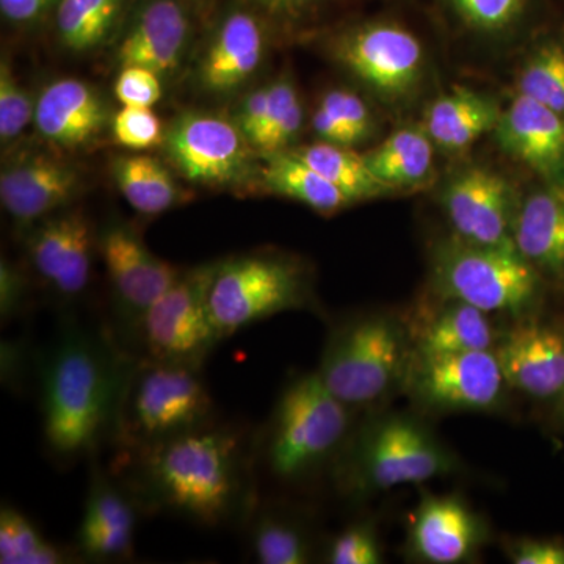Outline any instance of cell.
<instances>
[{
	"mask_svg": "<svg viewBox=\"0 0 564 564\" xmlns=\"http://www.w3.org/2000/svg\"><path fill=\"white\" fill-rule=\"evenodd\" d=\"M313 129L321 141L339 144V147H355L348 132L328 110L323 109L321 104H317L313 113Z\"/></svg>",
	"mask_w": 564,
	"mask_h": 564,
	"instance_id": "obj_47",
	"label": "cell"
},
{
	"mask_svg": "<svg viewBox=\"0 0 564 564\" xmlns=\"http://www.w3.org/2000/svg\"><path fill=\"white\" fill-rule=\"evenodd\" d=\"M188 36L191 21L180 0H147L118 44V66H141L169 76L180 66Z\"/></svg>",
	"mask_w": 564,
	"mask_h": 564,
	"instance_id": "obj_23",
	"label": "cell"
},
{
	"mask_svg": "<svg viewBox=\"0 0 564 564\" xmlns=\"http://www.w3.org/2000/svg\"><path fill=\"white\" fill-rule=\"evenodd\" d=\"M58 0H0V11L7 21L32 25L43 20Z\"/></svg>",
	"mask_w": 564,
	"mask_h": 564,
	"instance_id": "obj_45",
	"label": "cell"
},
{
	"mask_svg": "<svg viewBox=\"0 0 564 564\" xmlns=\"http://www.w3.org/2000/svg\"><path fill=\"white\" fill-rule=\"evenodd\" d=\"M518 93L564 117V43L547 41L527 58Z\"/></svg>",
	"mask_w": 564,
	"mask_h": 564,
	"instance_id": "obj_34",
	"label": "cell"
},
{
	"mask_svg": "<svg viewBox=\"0 0 564 564\" xmlns=\"http://www.w3.org/2000/svg\"><path fill=\"white\" fill-rule=\"evenodd\" d=\"M76 551L47 540L28 516L3 505L0 510V563L65 564L76 562Z\"/></svg>",
	"mask_w": 564,
	"mask_h": 564,
	"instance_id": "obj_33",
	"label": "cell"
},
{
	"mask_svg": "<svg viewBox=\"0 0 564 564\" xmlns=\"http://www.w3.org/2000/svg\"><path fill=\"white\" fill-rule=\"evenodd\" d=\"M334 57L388 102L411 98L421 85L425 54L417 36L392 22H369L343 33Z\"/></svg>",
	"mask_w": 564,
	"mask_h": 564,
	"instance_id": "obj_13",
	"label": "cell"
},
{
	"mask_svg": "<svg viewBox=\"0 0 564 564\" xmlns=\"http://www.w3.org/2000/svg\"><path fill=\"white\" fill-rule=\"evenodd\" d=\"M162 77L141 66L121 68L115 96L122 106L152 107L162 98Z\"/></svg>",
	"mask_w": 564,
	"mask_h": 564,
	"instance_id": "obj_41",
	"label": "cell"
},
{
	"mask_svg": "<svg viewBox=\"0 0 564 564\" xmlns=\"http://www.w3.org/2000/svg\"><path fill=\"white\" fill-rule=\"evenodd\" d=\"M563 408H564V392H563Z\"/></svg>",
	"mask_w": 564,
	"mask_h": 564,
	"instance_id": "obj_49",
	"label": "cell"
},
{
	"mask_svg": "<svg viewBox=\"0 0 564 564\" xmlns=\"http://www.w3.org/2000/svg\"><path fill=\"white\" fill-rule=\"evenodd\" d=\"M311 299L302 263L276 252L256 251L217 261L209 310L225 340L252 323L310 306Z\"/></svg>",
	"mask_w": 564,
	"mask_h": 564,
	"instance_id": "obj_7",
	"label": "cell"
},
{
	"mask_svg": "<svg viewBox=\"0 0 564 564\" xmlns=\"http://www.w3.org/2000/svg\"><path fill=\"white\" fill-rule=\"evenodd\" d=\"M516 248L533 267L564 272V185L532 193L516 214Z\"/></svg>",
	"mask_w": 564,
	"mask_h": 564,
	"instance_id": "obj_25",
	"label": "cell"
},
{
	"mask_svg": "<svg viewBox=\"0 0 564 564\" xmlns=\"http://www.w3.org/2000/svg\"><path fill=\"white\" fill-rule=\"evenodd\" d=\"M217 261L182 270L181 276L141 317L129 351L154 361L203 369L223 337L209 310Z\"/></svg>",
	"mask_w": 564,
	"mask_h": 564,
	"instance_id": "obj_9",
	"label": "cell"
},
{
	"mask_svg": "<svg viewBox=\"0 0 564 564\" xmlns=\"http://www.w3.org/2000/svg\"><path fill=\"white\" fill-rule=\"evenodd\" d=\"M303 107L299 91L288 76L269 84V107L256 151L262 154L288 151L303 128Z\"/></svg>",
	"mask_w": 564,
	"mask_h": 564,
	"instance_id": "obj_35",
	"label": "cell"
},
{
	"mask_svg": "<svg viewBox=\"0 0 564 564\" xmlns=\"http://www.w3.org/2000/svg\"><path fill=\"white\" fill-rule=\"evenodd\" d=\"M29 352L25 344L3 343L2 344V381L7 386L20 388L25 369H28Z\"/></svg>",
	"mask_w": 564,
	"mask_h": 564,
	"instance_id": "obj_46",
	"label": "cell"
},
{
	"mask_svg": "<svg viewBox=\"0 0 564 564\" xmlns=\"http://www.w3.org/2000/svg\"><path fill=\"white\" fill-rule=\"evenodd\" d=\"M202 370L131 356L109 443L118 455L144 451L217 422Z\"/></svg>",
	"mask_w": 564,
	"mask_h": 564,
	"instance_id": "obj_3",
	"label": "cell"
},
{
	"mask_svg": "<svg viewBox=\"0 0 564 564\" xmlns=\"http://www.w3.org/2000/svg\"><path fill=\"white\" fill-rule=\"evenodd\" d=\"M411 358L400 322L383 314L359 315L329 334L317 373L334 397L358 410L403 383Z\"/></svg>",
	"mask_w": 564,
	"mask_h": 564,
	"instance_id": "obj_5",
	"label": "cell"
},
{
	"mask_svg": "<svg viewBox=\"0 0 564 564\" xmlns=\"http://www.w3.org/2000/svg\"><path fill=\"white\" fill-rule=\"evenodd\" d=\"M131 356L113 333L63 322L39 367L44 443L57 462L91 458L110 443Z\"/></svg>",
	"mask_w": 564,
	"mask_h": 564,
	"instance_id": "obj_2",
	"label": "cell"
},
{
	"mask_svg": "<svg viewBox=\"0 0 564 564\" xmlns=\"http://www.w3.org/2000/svg\"><path fill=\"white\" fill-rule=\"evenodd\" d=\"M263 155L265 162L258 174L263 191L306 204L322 215L337 214L351 206L347 195L293 152L281 151Z\"/></svg>",
	"mask_w": 564,
	"mask_h": 564,
	"instance_id": "obj_27",
	"label": "cell"
},
{
	"mask_svg": "<svg viewBox=\"0 0 564 564\" xmlns=\"http://www.w3.org/2000/svg\"><path fill=\"white\" fill-rule=\"evenodd\" d=\"M111 120L101 93L73 77L51 82L41 90L33 118L41 137L62 150L90 147Z\"/></svg>",
	"mask_w": 564,
	"mask_h": 564,
	"instance_id": "obj_20",
	"label": "cell"
},
{
	"mask_svg": "<svg viewBox=\"0 0 564 564\" xmlns=\"http://www.w3.org/2000/svg\"><path fill=\"white\" fill-rule=\"evenodd\" d=\"M98 254L110 282L113 334L129 351L141 317L172 288L182 269L158 258L140 232L120 220H111L98 229Z\"/></svg>",
	"mask_w": 564,
	"mask_h": 564,
	"instance_id": "obj_10",
	"label": "cell"
},
{
	"mask_svg": "<svg viewBox=\"0 0 564 564\" xmlns=\"http://www.w3.org/2000/svg\"><path fill=\"white\" fill-rule=\"evenodd\" d=\"M352 411L328 391L317 372L285 386L262 434L258 455L281 484H299L339 458L351 432Z\"/></svg>",
	"mask_w": 564,
	"mask_h": 564,
	"instance_id": "obj_4",
	"label": "cell"
},
{
	"mask_svg": "<svg viewBox=\"0 0 564 564\" xmlns=\"http://www.w3.org/2000/svg\"><path fill=\"white\" fill-rule=\"evenodd\" d=\"M291 152L336 185L352 204L380 198L393 192L370 170L364 154H356L351 148L321 141L310 147L295 148Z\"/></svg>",
	"mask_w": 564,
	"mask_h": 564,
	"instance_id": "obj_30",
	"label": "cell"
},
{
	"mask_svg": "<svg viewBox=\"0 0 564 564\" xmlns=\"http://www.w3.org/2000/svg\"><path fill=\"white\" fill-rule=\"evenodd\" d=\"M111 174L118 191L139 214H163L184 199L173 174L151 155H120L111 163Z\"/></svg>",
	"mask_w": 564,
	"mask_h": 564,
	"instance_id": "obj_29",
	"label": "cell"
},
{
	"mask_svg": "<svg viewBox=\"0 0 564 564\" xmlns=\"http://www.w3.org/2000/svg\"><path fill=\"white\" fill-rule=\"evenodd\" d=\"M162 143L173 169L192 184L237 187L254 177V148L236 122L220 115L182 113Z\"/></svg>",
	"mask_w": 564,
	"mask_h": 564,
	"instance_id": "obj_11",
	"label": "cell"
},
{
	"mask_svg": "<svg viewBox=\"0 0 564 564\" xmlns=\"http://www.w3.org/2000/svg\"><path fill=\"white\" fill-rule=\"evenodd\" d=\"M434 143L423 126H406L392 132L364 154L367 165L393 192L413 188L429 180L433 170Z\"/></svg>",
	"mask_w": 564,
	"mask_h": 564,
	"instance_id": "obj_28",
	"label": "cell"
},
{
	"mask_svg": "<svg viewBox=\"0 0 564 564\" xmlns=\"http://www.w3.org/2000/svg\"><path fill=\"white\" fill-rule=\"evenodd\" d=\"M95 458L93 455L74 551L79 560L87 562H122L133 555L137 516L141 508L120 478L104 469Z\"/></svg>",
	"mask_w": 564,
	"mask_h": 564,
	"instance_id": "obj_16",
	"label": "cell"
},
{
	"mask_svg": "<svg viewBox=\"0 0 564 564\" xmlns=\"http://www.w3.org/2000/svg\"><path fill=\"white\" fill-rule=\"evenodd\" d=\"M267 107H269V85H263L245 96L234 118V122L239 126L245 139L250 141L254 150L265 122Z\"/></svg>",
	"mask_w": 564,
	"mask_h": 564,
	"instance_id": "obj_43",
	"label": "cell"
},
{
	"mask_svg": "<svg viewBox=\"0 0 564 564\" xmlns=\"http://www.w3.org/2000/svg\"><path fill=\"white\" fill-rule=\"evenodd\" d=\"M485 540L484 521L456 496L425 497L411 516L408 549L422 563L470 562Z\"/></svg>",
	"mask_w": 564,
	"mask_h": 564,
	"instance_id": "obj_18",
	"label": "cell"
},
{
	"mask_svg": "<svg viewBox=\"0 0 564 564\" xmlns=\"http://www.w3.org/2000/svg\"><path fill=\"white\" fill-rule=\"evenodd\" d=\"M325 562L332 564H380L384 562L378 534L370 524H355L334 536L326 547Z\"/></svg>",
	"mask_w": 564,
	"mask_h": 564,
	"instance_id": "obj_38",
	"label": "cell"
},
{
	"mask_svg": "<svg viewBox=\"0 0 564 564\" xmlns=\"http://www.w3.org/2000/svg\"><path fill=\"white\" fill-rule=\"evenodd\" d=\"M110 128L117 143L135 151L150 150L165 137L162 122L151 107H122L113 115Z\"/></svg>",
	"mask_w": 564,
	"mask_h": 564,
	"instance_id": "obj_37",
	"label": "cell"
},
{
	"mask_svg": "<svg viewBox=\"0 0 564 564\" xmlns=\"http://www.w3.org/2000/svg\"><path fill=\"white\" fill-rule=\"evenodd\" d=\"M492 132L508 155L525 163L551 185H564L563 115L518 93Z\"/></svg>",
	"mask_w": 564,
	"mask_h": 564,
	"instance_id": "obj_21",
	"label": "cell"
},
{
	"mask_svg": "<svg viewBox=\"0 0 564 564\" xmlns=\"http://www.w3.org/2000/svg\"><path fill=\"white\" fill-rule=\"evenodd\" d=\"M98 229L82 209H63L36 221L25 236L33 273L57 299L73 302L87 291Z\"/></svg>",
	"mask_w": 564,
	"mask_h": 564,
	"instance_id": "obj_14",
	"label": "cell"
},
{
	"mask_svg": "<svg viewBox=\"0 0 564 564\" xmlns=\"http://www.w3.org/2000/svg\"><path fill=\"white\" fill-rule=\"evenodd\" d=\"M505 381L533 399L564 392V334L551 326L521 325L500 337L494 348Z\"/></svg>",
	"mask_w": 564,
	"mask_h": 564,
	"instance_id": "obj_22",
	"label": "cell"
},
{
	"mask_svg": "<svg viewBox=\"0 0 564 564\" xmlns=\"http://www.w3.org/2000/svg\"><path fill=\"white\" fill-rule=\"evenodd\" d=\"M408 393L434 411L486 413L502 403L505 377L496 351L419 355L403 381Z\"/></svg>",
	"mask_w": 564,
	"mask_h": 564,
	"instance_id": "obj_12",
	"label": "cell"
},
{
	"mask_svg": "<svg viewBox=\"0 0 564 564\" xmlns=\"http://www.w3.org/2000/svg\"><path fill=\"white\" fill-rule=\"evenodd\" d=\"M434 288L454 300L488 314H524L538 295L536 267L516 247H484L448 240L433 262Z\"/></svg>",
	"mask_w": 564,
	"mask_h": 564,
	"instance_id": "obj_8",
	"label": "cell"
},
{
	"mask_svg": "<svg viewBox=\"0 0 564 564\" xmlns=\"http://www.w3.org/2000/svg\"><path fill=\"white\" fill-rule=\"evenodd\" d=\"M250 547L261 564H306L313 562L314 545L310 533L291 514L274 508H262L248 519Z\"/></svg>",
	"mask_w": 564,
	"mask_h": 564,
	"instance_id": "obj_31",
	"label": "cell"
},
{
	"mask_svg": "<svg viewBox=\"0 0 564 564\" xmlns=\"http://www.w3.org/2000/svg\"><path fill=\"white\" fill-rule=\"evenodd\" d=\"M514 564H564V544L551 540H521L508 552Z\"/></svg>",
	"mask_w": 564,
	"mask_h": 564,
	"instance_id": "obj_44",
	"label": "cell"
},
{
	"mask_svg": "<svg viewBox=\"0 0 564 564\" xmlns=\"http://www.w3.org/2000/svg\"><path fill=\"white\" fill-rule=\"evenodd\" d=\"M111 473L141 510L180 516L203 527L248 522L258 505L254 452L242 432L218 422L117 455Z\"/></svg>",
	"mask_w": 564,
	"mask_h": 564,
	"instance_id": "obj_1",
	"label": "cell"
},
{
	"mask_svg": "<svg viewBox=\"0 0 564 564\" xmlns=\"http://www.w3.org/2000/svg\"><path fill=\"white\" fill-rule=\"evenodd\" d=\"M459 18L481 32H500L521 17L525 0H451Z\"/></svg>",
	"mask_w": 564,
	"mask_h": 564,
	"instance_id": "obj_39",
	"label": "cell"
},
{
	"mask_svg": "<svg viewBox=\"0 0 564 564\" xmlns=\"http://www.w3.org/2000/svg\"><path fill=\"white\" fill-rule=\"evenodd\" d=\"M82 192L76 165L57 155H20L7 162L0 173V202L21 228L68 209Z\"/></svg>",
	"mask_w": 564,
	"mask_h": 564,
	"instance_id": "obj_17",
	"label": "cell"
},
{
	"mask_svg": "<svg viewBox=\"0 0 564 564\" xmlns=\"http://www.w3.org/2000/svg\"><path fill=\"white\" fill-rule=\"evenodd\" d=\"M343 480L355 492L419 485L458 469L456 456L410 415L375 419L345 444Z\"/></svg>",
	"mask_w": 564,
	"mask_h": 564,
	"instance_id": "obj_6",
	"label": "cell"
},
{
	"mask_svg": "<svg viewBox=\"0 0 564 564\" xmlns=\"http://www.w3.org/2000/svg\"><path fill=\"white\" fill-rule=\"evenodd\" d=\"M317 0H256L261 10L280 21H295L302 18Z\"/></svg>",
	"mask_w": 564,
	"mask_h": 564,
	"instance_id": "obj_48",
	"label": "cell"
},
{
	"mask_svg": "<svg viewBox=\"0 0 564 564\" xmlns=\"http://www.w3.org/2000/svg\"><path fill=\"white\" fill-rule=\"evenodd\" d=\"M502 111L489 96L458 87L430 104L423 128L434 147L445 152H462L485 133L492 132Z\"/></svg>",
	"mask_w": 564,
	"mask_h": 564,
	"instance_id": "obj_24",
	"label": "cell"
},
{
	"mask_svg": "<svg viewBox=\"0 0 564 564\" xmlns=\"http://www.w3.org/2000/svg\"><path fill=\"white\" fill-rule=\"evenodd\" d=\"M124 0H58L55 25L66 50H98L120 22Z\"/></svg>",
	"mask_w": 564,
	"mask_h": 564,
	"instance_id": "obj_32",
	"label": "cell"
},
{
	"mask_svg": "<svg viewBox=\"0 0 564 564\" xmlns=\"http://www.w3.org/2000/svg\"><path fill=\"white\" fill-rule=\"evenodd\" d=\"M445 304L419 329L413 351L419 355L494 350L499 333L491 314L470 304L444 300Z\"/></svg>",
	"mask_w": 564,
	"mask_h": 564,
	"instance_id": "obj_26",
	"label": "cell"
},
{
	"mask_svg": "<svg viewBox=\"0 0 564 564\" xmlns=\"http://www.w3.org/2000/svg\"><path fill=\"white\" fill-rule=\"evenodd\" d=\"M444 209L456 237L484 247H516V209L510 182L485 166L456 174L443 192Z\"/></svg>",
	"mask_w": 564,
	"mask_h": 564,
	"instance_id": "obj_15",
	"label": "cell"
},
{
	"mask_svg": "<svg viewBox=\"0 0 564 564\" xmlns=\"http://www.w3.org/2000/svg\"><path fill=\"white\" fill-rule=\"evenodd\" d=\"M265 32L261 21L243 9L226 14L196 65V85L212 96H228L247 85L261 68Z\"/></svg>",
	"mask_w": 564,
	"mask_h": 564,
	"instance_id": "obj_19",
	"label": "cell"
},
{
	"mask_svg": "<svg viewBox=\"0 0 564 564\" xmlns=\"http://www.w3.org/2000/svg\"><path fill=\"white\" fill-rule=\"evenodd\" d=\"M36 101L14 76L9 61L0 63V140L10 143L25 131L35 118Z\"/></svg>",
	"mask_w": 564,
	"mask_h": 564,
	"instance_id": "obj_36",
	"label": "cell"
},
{
	"mask_svg": "<svg viewBox=\"0 0 564 564\" xmlns=\"http://www.w3.org/2000/svg\"><path fill=\"white\" fill-rule=\"evenodd\" d=\"M321 106L329 111L343 126L352 144L362 143L375 131L372 111L356 93L334 88L322 96Z\"/></svg>",
	"mask_w": 564,
	"mask_h": 564,
	"instance_id": "obj_40",
	"label": "cell"
},
{
	"mask_svg": "<svg viewBox=\"0 0 564 564\" xmlns=\"http://www.w3.org/2000/svg\"><path fill=\"white\" fill-rule=\"evenodd\" d=\"M31 281L28 273L10 259L0 261V318L2 323L13 322L29 306Z\"/></svg>",
	"mask_w": 564,
	"mask_h": 564,
	"instance_id": "obj_42",
	"label": "cell"
}]
</instances>
